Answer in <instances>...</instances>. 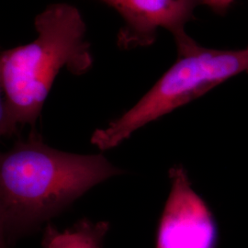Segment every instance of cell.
Masks as SVG:
<instances>
[{"mask_svg": "<svg viewBox=\"0 0 248 248\" xmlns=\"http://www.w3.org/2000/svg\"><path fill=\"white\" fill-rule=\"evenodd\" d=\"M171 189L157 228L155 248H216L217 227L208 206L192 188L185 169L169 170Z\"/></svg>", "mask_w": 248, "mask_h": 248, "instance_id": "cell-4", "label": "cell"}, {"mask_svg": "<svg viewBox=\"0 0 248 248\" xmlns=\"http://www.w3.org/2000/svg\"><path fill=\"white\" fill-rule=\"evenodd\" d=\"M176 62L133 108L96 130L91 143L100 150L118 146L135 131L192 101L231 78L248 73V47L217 50L198 45L186 32L174 38Z\"/></svg>", "mask_w": 248, "mask_h": 248, "instance_id": "cell-3", "label": "cell"}, {"mask_svg": "<svg viewBox=\"0 0 248 248\" xmlns=\"http://www.w3.org/2000/svg\"><path fill=\"white\" fill-rule=\"evenodd\" d=\"M109 223L83 219L72 227L60 232L52 224L46 226L43 238L45 248H101Z\"/></svg>", "mask_w": 248, "mask_h": 248, "instance_id": "cell-6", "label": "cell"}, {"mask_svg": "<svg viewBox=\"0 0 248 248\" xmlns=\"http://www.w3.org/2000/svg\"><path fill=\"white\" fill-rule=\"evenodd\" d=\"M115 9L124 20L118 44L124 49L147 46L155 42L159 29L174 38L185 31L194 18L199 0H102Z\"/></svg>", "mask_w": 248, "mask_h": 248, "instance_id": "cell-5", "label": "cell"}, {"mask_svg": "<svg viewBox=\"0 0 248 248\" xmlns=\"http://www.w3.org/2000/svg\"><path fill=\"white\" fill-rule=\"evenodd\" d=\"M200 5H205L218 14H224L235 0H199Z\"/></svg>", "mask_w": 248, "mask_h": 248, "instance_id": "cell-7", "label": "cell"}, {"mask_svg": "<svg viewBox=\"0 0 248 248\" xmlns=\"http://www.w3.org/2000/svg\"><path fill=\"white\" fill-rule=\"evenodd\" d=\"M123 173L102 155L54 149L31 130L0 158L1 248H11L91 187Z\"/></svg>", "mask_w": 248, "mask_h": 248, "instance_id": "cell-1", "label": "cell"}, {"mask_svg": "<svg viewBox=\"0 0 248 248\" xmlns=\"http://www.w3.org/2000/svg\"><path fill=\"white\" fill-rule=\"evenodd\" d=\"M35 40L6 50L0 56V133L18 135L24 126L35 129L57 75L66 68L83 75L92 66L87 27L79 10L53 4L37 15Z\"/></svg>", "mask_w": 248, "mask_h": 248, "instance_id": "cell-2", "label": "cell"}]
</instances>
